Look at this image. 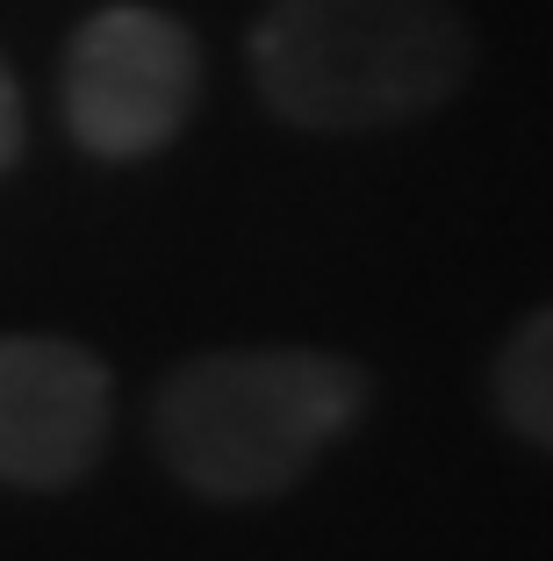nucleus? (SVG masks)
<instances>
[{
	"label": "nucleus",
	"mask_w": 553,
	"mask_h": 561,
	"mask_svg": "<svg viewBox=\"0 0 553 561\" xmlns=\"http://www.w3.org/2000/svg\"><path fill=\"white\" fill-rule=\"evenodd\" d=\"M22 145H30V108H22V87L8 72V58H0V173H15Z\"/></svg>",
	"instance_id": "obj_6"
},
{
	"label": "nucleus",
	"mask_w": 553,
	"mask_h": 561,
	"mask_svg": "<svg viewBox=\"0 0 553 561\" xmlns=\"http://www.w3.org/2000/svg\"><path fill=\"white\" fill-rule=\"evenodd\" d=\"M367 375L324 346H216L151 397V446L180 490L266 504L367 417Z\"/></svg>",
	"instance_id": "obj_1"
},
{
	"label": "nucleus",
	"mask_w": 553,
	"mask_h": 561,
	"mask_svg": "<svg viewBox=\"0 0 553 561\" xmlns=\"http://www.w3.org/2000/svg\"><path fill=\"white\" fill-rule=\"evenodd\" d=\"M58 101H66V130L87 159L101 165L159 159L201 101V44L165 8L115 0L72 30Z\"/></svg>",
	"instance_id": "obj_3"
},
{
	"label": "nucleus",
	"mask_w": 553,
	"mask_h": 561,
	"mask_svg": "<svg viewBox=\"0 0 553 561\" xmlns=\"http://www.w3.org/2000/svg\"><path fill=\"white\" fill-rule=\"evenodd\" d=\"M244 66L280 123L359 137L446 108L474 72V36L453 0H266Z\"/></svg>",
	"instance_id": "obj_2"
},
{
	"label": "nucleus",
	"mask_w": 553,
	"mask_h": 561,
	"mask_svg": "<svg viewBox=\"0 0 553 561\" xmlns=\"http://www.w3.org/2000/svg\"><path fill=\"white\" fill-rule=\"evenodd\" d=\"M488 403L525 446L553 454V302L504 339V353L488 367Z\"/></svg>",
	"instance_id": "obj_5"
},
{
	"label": "nucleus",
	"mask_w": 553,
	"mask_h": 561,
	"mask_svg": "<svg viewBox=\"0 0 553 561\" xmlns=\"http://www.w3.org/2000/svg\"><path fill=\"white\" fill-rule=\"evenodd\" d=\"M115 381L66 331H0V482L66 490L108 439Z\"/></svg>",
	"instance_id": "obj_4"
}]
</instances>
